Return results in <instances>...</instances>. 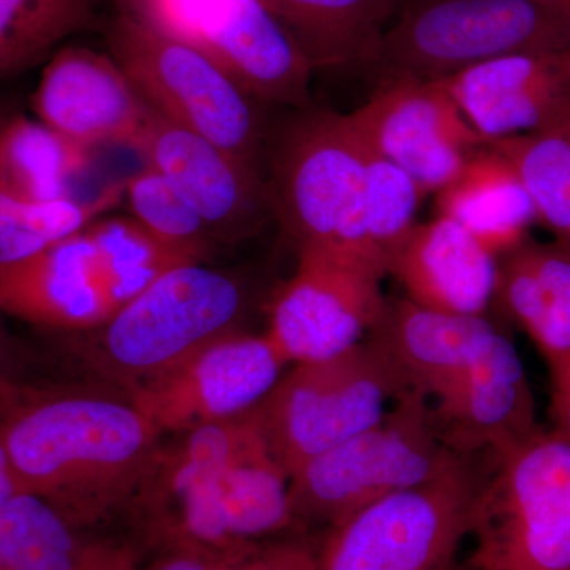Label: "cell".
<instances>
[{"label": "cell", "mask_w": 570, "mask_h": 570, "mask_svg": "<svg viewBox=\"0 0 570 570\" xmlns=\"http://www.w3.org/2000/svg\"><path fill=\"white\" fill-rule=\"evenodd\" d=\"M107 39L153 111L255 168L262 138L250 96L208 52L130 11L111 22Z\"/></svg>", "instance_id": "cell-7"}, {"label": "cell", "mask_w": 570, "mask_h": 570, "mask_svg": "<svg viewBox=\"0 0 570 570\" xmlns=\"http://www.w3.org/2000/svg\"><path fill=\"white\" fill-rule=\"evenodd\" d=\"M550 373V415L553 431L570 442V352L547 360Z\"/></svg>", "instance_id": "cell-34"}, {"label": "cell", "mask_w": 570, "mask_h": 570, "mask_svg": "<svg viewBox=\"0 0 570 570\" xmlns=\"http://www.w3.org/2000/svg\"><path fill=\"white\" fill-rule=\"evenodd\" d=\"M32 107L39 121L89 149L137 148L154 112L115 59L86 48L52 56Z\"/></svg>", "instance_id": "cell-14"}, {"label": "cell", "mask_w": 570, "mask_h": 570, "mask_svg": "<svg viewBox=\"0 0 570 570\" xmlns=\"http://www.w3.org/2000/svg\"><path fill=\"white\" fill-rule=\"evenodd\" d=\"M366 171L367 146L347 115L314 111L287 127L276 153L273 204L298 249L326 247L363 261Z\"/></svg>", "instance_id": "cell-8"}, {"label": "cell", "mask_w": 570, "mask_h": 570, "mask_svg": "<svg viewBox=\"0 0 570 570\" xmlns=\"http://www.w3.org/2000/svg\"><path fill=\"white\" fill-rule=\"evenodd\" d=\"M347 118L367 148L406 171L425 197L448 186L487 142L438 80L382 78Z\"/></svg>", "instance_id": "cell-12"}, {"label": "cell", "mask_w": 570, "mask_h": 570, "mask_svg": "<svg viewBox=\"0 0 570 570\" xmlns=\"http://www.w3.org/2000/svg\"><path fill=\"white\" fill-rule=\"evenodd\" d=\"M242 287L197 264L176 266L105 322L104 352L129 376H160L202 347L235 332Z\"/></svg>", "instance_id": "cell-9"}, {"label": "cell", "mask_w": 570, "mask_h": 570, "mask_svg": "<svg viewBox=\"0 0 570 570\" xmlns=\"http://www.w3.org/2000/svg\"><path fill=\"white\" fill-rule=\"evenodd\" d=\"M71 528L50 502L20 491L0 508V570H78L86 547Z\"/></svg>", "instance_id": "cell-27"}, {"label": "cell", "mask_w": 570, "mask_h": 570, "mask_svg": "<svg viewBox=\"0 0 570 570\" xmlns=\"http://www.w3.org/2000/svg\"><path fill=\"white\" fill-rule=\"evenodd\" d=\"M228 561L197 551H168L167 557L149 570H223Z\"/></svg>", "instance_id": "cell-36"}, {"label": "cell", "mask_w": 570, "mask_h": 570, "mask_svg": "<svg viewBox=\"0 0 570 570\" xmlns=\"http://www.w3.org/2000/svg\"><path fill=\"white\" fill-rule=\"evenodd\" d=\"M487 145L515 168L534 204L538 224L570 249V108L542 129Z\"/></svg>", "instance_id": "cell-25"}, {"label": "cell", "mask_w": 570, "mask_h": 570, "mask_svg": "<svg viewBox=\"0 0 570 570\" xmlns=\"http://www.w3.org/2000/svg\"><path fill=\"white\" fill-rule=\"evenodd\" d=\"M543 358L570 352V249L528 238L498 257L494 303Z\"/></svg>", "instance_id": "cell-21"}, {"label": "cell", "mask_w": 570, "mask_h": 570, "mask_svg": "<svg viewBox=\"0 0 570 570\" xmlns=\"http://www.w3.org/2000/svg\"><path fill=\"white\" fill-rule=\"evenodd\" d=\"M195 45L250 97L305 107L314 67L262 0H219Z\"/></svg>", "instance_id": "cell-18"}, {"label": "cell", "mask_w": 570, "mask_h": 570, "mask_svg": "<svg viewBox=\"0 0 570 570\" xmlns=\"http://www.w3.org/2000/svg\"><path fill=\"white\" fill-rule=\"evenodd\" d=\"M219 0H134L130 13L176 39L195 45L206 14Z\"/></svg>", "instance_id": "cell-33"}, {"label": "cell", "mask_w": 570, "mask_h": 570, "mask_svg": "<svg viewBox=\"0 0 570 570\" xmlns=\"http://www.w3.org/2000/svg\"><path fill=\"white\" fill-rule=\"evenodd\" d=\"M0 313L58 330L102 326L116 313L88 230L0 264Z\"/></svg>", "instance_id": "cell-17"}, {"label": "cell", "mask_w": 570, "mask_h": 570, "mask_svg": "<svg viewBox=\"0 0 570 570\" xmlns=\"http://www.w3.org/2000/svg\"><path fill=\"white\" fill-rule=\"evenodd\" d=\"M126 181L112 183L91 200L70 197L29 202L9 230L0 235V264L22 261L86 230L102 214L121 204Z\"/></svg>", "instance_id": "cell-30"}, {"label": "cell", "mask_w": 570, "mask_h": 570, "mask_svg": "<svg viewBox=\"0 0 570 570\" xmlns=\"http://www.w3.org/2000/svg\"><path fill=\"white\" fill-rule=\"evenodd\" d=\"M423 197L425 195L406 171L367 148L358 250L360 257L382 276L389 275L393 258L417 224L415 213Z\"/></svg>", "instance_id": "cell-28"}, {"label": "cell", "mask_w": 570, "mask_h": 570, "mask_svg": "<svg viewBox=\"0 0 570 570\" xmlns=\"http://www.w3.org/2000/svg\"><path fill=\"white\" fill-rule=\"evenodd\" d=\"M438 81L485 141L534 132L570 108V51L504 56Z\"/></svg>", "instance_id": "cell-15"}, {"label": "cell", "mask_w": 570, "mask_h": 570, "mask_svg": "<svg viewBox=\"0 0 570 570\" xmlns=\"http://www.w3.org/2000/svg\"><path fill=\"white\" fill-rule=\"evenodd\" d=\"M91 18V0H0V77L31 66Z\"/></svg>", "instance_id": "cell-29"}, {"label": "cell", "mask_w": 570, "mask_h": 570, "mask_svg": "<svg viewBox=\"0 0 570 570\" xmlns=\"http://www.w3.org/2000/svg\"><path fill=\"white\" fill-rule=\"evenodd\" d=\"M436 212L497 257L531 238V227L538 224L534 204L515 168L487 142L439 190Z\"/></svg>", "instance_id": "cell-22"}, {"label": "cell", "mask_w": 570, "mask_h": 570, "mask_svg": "<svg viewBox=\"0 0 570 570\" xmlns=\"http://www.w3.org/2000/svg\"><path fill=\"white\" fill-rule=\"evenodd\" d=\"M124 181V198L129 204L134 219L160 242L202 261L208 227L174 184L148 165Z\"/></svg>", "instance_id": "cell-31"}, {"label": "cell", "mask_w": 570, "mask_h": 570, "mask_svg": "<svg viewBox=\"0 0 570 570\" xmlns=\"http://www.w3.org/2000/svg\"><path fill=\"white\" fill-rule=\"evenodd\" d=\"M491 453L460 456L436 479L397 491L325 530L318 570H442L471 535Z\"/></svg>", "instance_id": "cell-5"}, {"label": "cell", "mask_w": 570, "mask_h": 570, "mask_svg": "<svg viewBox=\"0 0 570 570\" xmlns=\"http://www.w3.org/2000/svg\"><path fill=\"white\" fill-rule=\"evenodd\" d=\"M223 570H318L316 543L305 538H275L255 543Z\"/></svg>", "instance_id": "cell-32"}, {"label": "cell", "mask_w": 570, "mask_h": 570, "mask_svg": "<svg viewBox=\"0 0 570 570\" xmlns=\"http://www.w3.org/2000/svg\"><path fill=\"white\" fill-rule=\"evenodd\" d=\"M314 69L373 62L403 0H262Z\"/></svg>", "instance_id": "cell-23"}, {"label": "cell", "mask_w": 570, "mask_h": 570, "mask_svg": "<svg viewBox=\"0 0 570 570\" xmlns=\"http://www.w3.org/2000/svg\"><path fill=\"white\" fill-rule=\"evenodd\" d=\"M86 230L96 246L100 275L116 311L176 266L200 262L160 242L134 217L96 220Z\"/></svg>", "instance_id": "cell-26"}, {"label": "cell", "mask_w": 570, "mask_h": 570, "mask_svg": "<svg viewBox=\"0 0 570 570\" xmlns=\"http://www.w3.org/2000/svg\"><path fill=\"white\" fill-rule=\"evenodd\" d=\"M20 491L13 468H11L6 442H3L2 433H0V508Z\"/></svg>", "instance_id": "cell-37"}, {"label": "cell", "mask_w": 570, "mask_h": 570, "mask_svg": "<svg viewBox=\"0 0 570 570\" xmlns=\"http://www.w3.org/2000/svg\"><path fill=\"white\" fill-rule=\"evenodd\" d=\"M135 151L174 184L209 232L243 234L262 219L266 194L257 168L193 130L154 111Z\"/></svg>", "instance_id": "cell-16"}, {"label": "cell", "mask_w": 570, "mask_h": 570, "mask_svg": "<svg viewBox=\"0 0 570 570\" xmlns=\"http://www.w3.org/2000/svg\"><path fill=\"white\" fill-rule=\"evenodd\" d=\"M78 570H138L132 554L110 547H86Z\"/></svg>", "instance_id": "cell-35"}, {"label": "cell", "mask_w": 570, "mask_h": 570, "mask_svg": "<svg viewBox=\"0 0 570 570\" xmlns=\"http://www.w3.org/2000/svg\"><path fill=\"white\" fill-rule=\"evenodd\" d=\"M430 420L445 448L461 456L502 452L540 430L527 371L502 330L433 400Z\"/></svg>", "instance_id": "cell-13"}, {"label": "cell", "mask_w": 570, "mask_h": 570, "mask_svg": "<svg viewBox=\"0 0 570 570\" xmlns=\"http://www.w3.org/2000/svg\"><path fill=\"white\" fill-rule=\"evenodd\" d=\"M389 275L415 305L455 316H487L498 283V257L461 225L436 216L415 224Z\"/></svg>", "instance_id": "cell-19"}, {"label": "cell", "mask_w": 570, "mask_h": 570, "mask_svg": "<svg viewBox=\"0 0 570 570\" xmlns=\"http://www.w3.org/2000/svg\"><path fill=\"white\" fill-rule=\"evenodd\" d=\"M411 390L393 355L367 335L332 358L295 363L254 412L266 448L292 478L307 461L373 426Z\"/></svg>", "instance_id": "cell-3"}, {"label": "cell", "mask_w": 570, "mask_h": 570, "mask_svg": "<svg viewBox=\"0 0 570 570\" xmlns=\"http://www.w3.org/2000/svg\"><path fill=\"white\" fill-rule=\"evenodd\" d=\"M498 332L487 316H455L426 309L407 298H387L370 335L393 355L412 389L436 400Z\"/></svg>", "instance_id": "cell-20"}, {"label": "cell", "mask_w": 570, "mask_h": 570, "mask_svg": "<svg viewBox=\"0 0 570 570\" xmlns=\"http://www.w3.org/2000/svg\"><path fill=\"white\" fill-rule=\"evenodd\" d=\"M460 456L433 430L428 397L411 390L373 426L292 475L296 528L328 530L379 499L436 479Z\"/></svg>", "instance_id": "cell-6"}, {"label": "cell", "mask_w": 570, "mask_h": 570, "mask_svg": "<svg viewBox=\"0 0 570 570\" xmlns=\"http://www.w3.org/2000/svg\"><path fill=\"white\" fill-rule=\"evenodd\" d=\"M0 433L21 491L71 524L91 523L151 478L160 433L130 404L51 396L20 404Z\"/></svg>", "instance_id": "cell-1"}, {"label": "cell", "mask_w": 570, "mask_h": 570, "mask_svg": "<svg viewBox=\"0 0 570 570\" xmlns=\"http://www.w3.org/2000/svg\"><path fill=\"white\" fill-rule=\"evenodd\" d=\"M546 2H570V0H546Z\"/></svg>", "instance_id": "cell-39"}, {"label": "cell", "mask_w": 570, "mask_h": 570, "mask_svg": "<svg viewBox=\"0 0 570 570\" xmlns=\"http://www.w3.org/2000/svg\"><path fill=\"white\" fill-rule=\"evenodd\" d=\"M91 164V149L50 126L17 116L0 124V189L28 202L69 197V184Z\"/></svg>", "instance_id": "cell-24"}, {"label": "cell", "mask_w": 570, "mask_h": 570, "mask_svg": "<svg viewBox=\"0 0 570 570\" xmlns=\"http://www.w3.org/2000/svg\"><path fill=\"white\" fill-rule=\"evenodd\" d=\"M285 365L268 336L227 333L142 382L132 404L160 434L189 433L253 411L275 387Z\"/></svg>", "instance_id": "cell-11"}, {"label": "cell", "mask_w": 570, "mask_h": 570, "mask_svg": "<svg viewBox=\"0 0 570 570\" xmlns=\"http://www.w3.org/2000/svg\"><path fill=\"white\" fill-rule=\"evenodd\" d=\"M471 535L474 570H570V442L540 428L491 453Z\"/></svg>", "instance_id": "cell-4"}, {"label": "cell", "mask_w": 570, "mask_h": 570, "mask_svg": "<svg viewBox=\"0 0 570 570\" xmlns=\"http://www.w3.org/2000/svg\"><path fill=\"white\" fill-rule=\"evenodd\" d=\"M570 51V2L403 0L373 62L387 77L442 80L504 56Z\"/></svg>", "instance_id": "cell-2"}, {"label": "cell", "mask_w": 570, "mask_h": 570, "mask_svg": "<svg viewBox=\"0 0 570 570\" xmlns=\"http://www.w3.org/2000/svg\"><path fill=\"white\" fill-rule=\"evenodd\" d=\"M384 276L354 255L299 247L294 276L277 288L265 333L287 363L318 362L356 346L384 311Z\"/></svg>", "instance_id": "cell-10"}, {"label": "cell", "mask_w": 570, "mask_h": 570, "mask_svg": "<svg viewBox=\"0 0 570 570\" xmlns=\"http://www.w3.org/2000/svg\"><path fill=\"white\" fill-rule=\"evenodd\" d=\"M442 570H474L471 564H469V561H453L452 564H449L448 568Z\"/></svg>", "instance_id": "cell-38"}]
</instances>
